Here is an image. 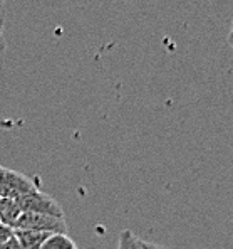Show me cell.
Masks as SVG:
<instances>
[{
	"label": "cell",
	"mask_w": 233,
	"mask_h": 249,
	"mask_svg": "<svg viewBox=\"0 0 233 249\" xmlns=\"http://www.w3.org/2000/svg\"><path fill=\"white\" fill-rule=\"evenodd\" d=\"M141 246H143V249H170V248L163 246V244L149 243V241H143V239H141Z\"/></svg>",
	"instance_id": "obj_10"
},
{
	"label": "cell",
	"mask_w": 233,
	"mask_h": 249,
	"mask_svg": "<svg viewBox=\"0 0 233 249\" xmlns=\"http://www.w3.org/2000/svg\"><path fill=\"white\" fill-rule=\"evenodd\" d=\"M37 187L35 178L0 165V197H9L16 200Z\"/></svg>",
	"instance_id": "obj_3"
},
{
	"label": "cell",
	"mask_w": 233,
	"mask_h": 249,
	"mask_svg": "<svg viewBox=\"0 0 233 249\" xmlns=\"http://www.w3.org/2000/svg\"><path fill=\"white\" fill-rule=\"evenodd\" d=\"M14 237V229L10 226H5V224H0V248L7 243L9 239Z\"/></svg>",
	"instance_id": "obj_8"
},
{
	"label": "cell",
	"mask_w": 233,
	"mask_h": 249,
	"mask_svg": "<svg viewBox=\"0 0 233 249\" xmlns=\"http://www.w3.org/2000/svg\"><path fill=\"white\" fill-rule=\"evenodd\" d=\"M228 44L233 47V27H232V31H230V34H228Z\"/></svg>",
	"instance_id": "obj_12"
},
{
	"label": "cell",
	"mask_w": 233,
	"mask_h": 249,
	"mask_svg": "<svg viewBox=\"0 0 233 249\" xmlns=\"http://www.w3.org/2000/svg\"><path fill=\"white\" fill-rule=\"evenodd\" d=\"M5 51V37H3V19L0 17V56Z\"/></svg>",
	"instance_id": "obj_11"
},
{
	"label": "cell",
	"mask_w": 233,
	"mask_h": 249,
	"mask_svg": "<svg viewBox=\"0 0 233 249\" xmlns=\"http://www.w3.org/2000/svg\"><path fill=\"white\" fill-rule=\"evenodd\" d=\"M0 224H2V222H0Z\"/></svg>",
	"instance_id": "obj_14"
},
{
	"label": "cell",
	"mask_w": 233,
	"mask_h": 249,
	"mask_svg": "<svg viewBox=\"0 0 233 249\" xmlns=\"http://www.w3.org/2000/svg\"><path fill=\"white\" fill-rule=\"evenodd\" d=\"M0 249H24V248L20 246V244H19V241H17V239H16V236H14L12 239H9V241H7V243L3 244V246L0 248Z\"/></svg>",
	"instance_id": "obj_9"
},
{
	"label": "cell",
	"mask_w": 233,
	"mask_h": 249,
	"mask_svg": "<svg viewBox=\"0 0 233 249\" xmlns=\"http://www.w3.org/2000/svg\"><path fill=\"white\" fill-rule=\"evenodd\" d=\"M3 2H5V0H0V7H2V3H3Z\"/></svg>",
	"instance_id": "obj_13"
},
{
	"label": "cell",
	"mask_w": 233,
	"mask_h": 249,
	"mask_svg": "<svg viewBox=\"0 0 233 249\" xmlns=\"http://www.w3.org/2000/svg\"><path fill=\"white\" fill-rule=\"evenodd\" d=\"M22 211L17 206V202L9 197H0V222L5 226H10L14 229V224L19 219Z\"/></svg>",
	"instance_id": "obj_5"
},
{
	"label": "cell",
	"mask_w": 233,
	"mask_h": 249,
	"mask_svg": "<svg viewBox=\"0 0 233 249\" xmlns=\"http://www.w3.org/2000/svg\"><path fill=\"white\" fill-rule=\"evenodd\" d=\"M42 249H78V246L67 234H52Z\"/></svg>",
	"instance_id": "obj_6"
},
{
	"label": "cell",
	"mask_w": 233,
	"mask_h": 249,
	"mask_svg": "<svg viewBox=\"0 0 233 249\" xmlns=\"http://www.w3.org/2000/svg\"><path fill=\"white\" fill-rule=\"evenodd\" d=\"M16 202L22 212H37V214H49L57 215V217H64L62 206L56 199H52L49 194H44L39 187L20 196L19 199H16Z\"/></svg>",
	"instance_id": "obj_2"
},
{
	"label": "cell",
	"mask_w": 233,
	"mask_h": 249,
	"mask_svg": "<svg viewBox=\"0 0 233 249\" xmlns=\"http://www.w3.org/2000/svg\"><path fill=\"white\" fill-rule=\"evenodd\" d=\"M116 249H143L141 246V239L129 229L121 231L118 237V248Z\"/></svg>",
	"instance_id": "obj_7"
},
{
	"label": "cell",
	"mask_w": 233,
	"mask_h": 249,
	"mask_svg": "<svg viewBox=\"0 0 233 249\" xmlns=\"http://www.w3.org/2000/svg\"><path fill=\"white\" fill-rule=\"evenodd\" d=\"M14 229L37 231V232L50 234H67V222L64 217L49 214H37V212H22L14 224Z\"/></svg>",
	"instance_id": "obj_1"
},
{
	"label": "cell",
	"mask_w": 233,
	"mask_h": 249,
	"mask_svg": "<svg viewBox=\"0 0 233 249\" xmlns=\"http://www.w3.org/2000/svg\"><path fill=\"white\" fill-rule=\"evenodd\" d=\"M14 236L19 241V244L24 249H42L46 241L52 234L50 232H37V231L27 229H14Z\"/></svg>",
	"instance_id": "obj_4"
}]
</instances>
